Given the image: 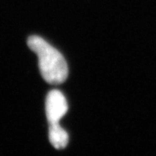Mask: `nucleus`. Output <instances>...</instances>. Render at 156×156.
Segmentation results:
<instances>
[{"label":"nucleus","instance_id":"f257e3e1","mask_svg":"<svg viewBox=\"0 0 156 156\" xmlns=\"http://www.w3.org/2000/svg\"><path fill=\"white\" fill-rule=\"evenodd\" d=\"M27 44L38 57L39 70L45 81L50 84L64 83L69 75V69L61 53L38 36H30Z\"/></svg>","mask_w":156,"mask_h":156},{"label":"nucleus","instance_id":"f03ea898","mask_svg":"<svg viewBox=\"0 0 156 156\" xmlns=\"http://www.w3.org/2000/svg\"><path fill=\"white\" fill-rule=\"evenodd\" d=\"M68 108L67 100L61 91L53 89L48 93L45 101V112L50 124L59 123L67 113Z\"/></svg>","mask_w":156,"mask_h":156},{"label":"nucleus","instance_id":"7ed1b4c3","mask_svg":"<svg viewBox=\"0 0 156 156\" xmlns=\"http://www.w3.org/2000/svg\"><path fill=\"white\" fill-rule=\"evenodd\" d=\"M49 139L51 145L56 149L64 148L69 143V134L59 123L50 124Z\"/></svg>","mask_w":156,"mask_h":156}]
</instances>
